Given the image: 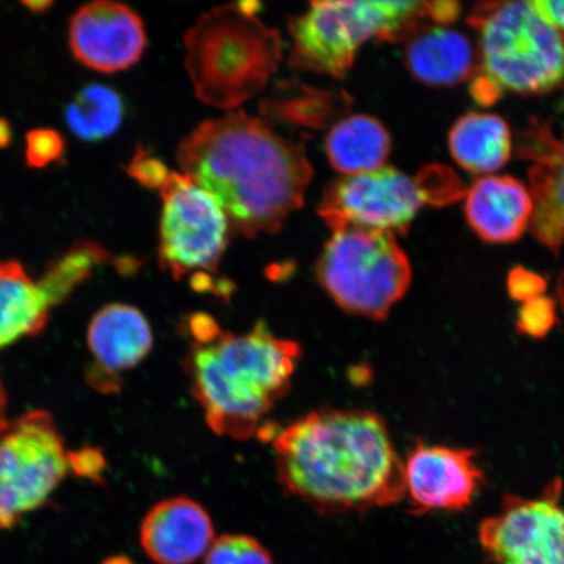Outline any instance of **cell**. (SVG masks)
<instances>
[{
    "label": "cell",
    "mask_w": 564,
    "mask_h": 564,
    "mask_svg": "<svg viewBox=\"0 0 564 564\" xmlns=\"http://www.w3.org/2000/svg\"><path fill=\"white\" fill-rule=\"evenodd\" d=\"M282 489L322 513L366 512L405 499L404 462L379 414L321 409L285 427L267 423Z\"/></svg>",
    "instance_id": "obj_1"
},
{
    "label": "cell",
    "mask_w": 564,
    "mask_h": 564,
    "mask_svg": "<svg viewBox=\"0 0 564 564\" xmlns=\"http://www.w3.org/2000/svg\"><path fill=\"white\" fill-rule=\"evenodd\" d=\"M176 160L221 204L231 232L246 238L279 231L313 178L305 147L242 111L197 126Z\"/></svg>",
    "instance_id": "obj_2"
},
{
    "label": "cell",
    "mask_w": 564,
    "mask_h": 564,
    "mask_svg": "<svg viewBox=\"0 0 564 564\" xmlns=\"http://www.w3.org/2000/svg\"><path fill=\"white\" fill-rule=\"evenodd\" d=\"M193 341L185 359L189 391L218 436L246 441L291 391L302 348L259 322L243 334L224 330L214 317H188Z\"/></svg>",
    "instance_id": "obj_3"
},
{
    "label": "cell",
    "mask_w": 564,
    "mask_h": 564,
    "mask_svg": "<svg viewBox=\"0 0 564 564\" xmlns=\"http://www.w3.org/2000/svg\"><path fill=\"white\" fill-rule=\"evenodd\" d=\"M256 2L203 13L186 34V67L204 104L235 109L259 94L282 58L280 33L257 18Z\"/></svg>",
    "instance_id": "obj_4"
},
{
    "label": "cell",
    "mask_w": 564,
    "mask_h": 564,
    "mask_svg": "<svg viewBox=\"0 0 564 564\" xmlns=\"http://www.w3.org/2000/svg\"><path fill=\"white\" fill-rule=\"evenodd\" d=\"M427 18L426 2H313L289 23L291 66L341 79L371 39L409 40Z\"/></svg>",
    "instance_id": "obj_5"
},
{
    "label": "cell",
    "mask_w": 564,
    "mask_h": 564,
    "mask_svg": "<svg viewBox=\"0 0 564 564\" xmlns=\"http://www.w3.org/2000/svg\"><path fill=\"white\" fill-rule=\"evenodd\" d=\"M468 23L479 33L484 75L500 89L544 95L564 80V37L533 2L482 3Z\"/></svg>",
    "instance_id": "obj_6"
},
{
    "label": "cell",
    "mask_w": 564,
    "mask_h": 564,
    "mask_svg": "<svg viewBox=\"0 0 564 564\" xmlns=\"http://www.w3.org/2000/svg\"><path fill=\"white\" fill-rule=\"evenodd\" d=\"M316 280L343 312L386 321L412 282V267L392 232L333 230L316 263Z\"/></svg>",
    "instance_id": "obj_7"
},
{
    "label": "cell",
    "mask_w": 564,
    "mask_h": 564,
    "mask_svg": "<svg viewBox=\"0 0 564 564\" xmlns=\"http://www.w3.org/2000/svg\"><path fill=\"white\" fill-rule=\"evenodd\" d=\"M160 193L162 270L175 280L193 276L197 291H209L229 243L227 214L214 195L183 173H171Z\"/></svg>",
    "instance_id": "obj_8"
},
{
    "label": "cell",
    "mask_w": 564,
    "mask_h": 564,
    "mask_svg": "<svg viewBox=\"0 0 564 564\" xmlns=\"http://www.w3.org/2000/svg\"><path fill=\"white\" fill-rule=\"evenodd\" d=\"M69 470V453L51 414L26 413L0 433V532L39 510Z\"/></svg>",
    "instance_id": "obj_9"
},
{
    "label": "cell",
    "mask_w": 564,
    "mask_h": 564,
    "mask_svg": "<svg viewBox=\"0 0 564 564\" xmlns=\"http://www.w3.org/2000/svg\"><path fill=\"white\" fill-rule=\"evenodd\" d=\"M562 485L539 498L507 494L502 509L479 525V542L492 564H564Z\"/></svg>",
    "instance_id": "obj_10"
},
{
    "label": "cell",
    "mask_w": 564,
    "mask_h": 564,
    "mask_svg": "<svg viewBox=\"0 0 564 564\" xmlns=\"http://www.w3.org/2000/svg\"><path fill=\"white\" fill-rule=\"evenodd\" d=\"M423 203L417 180L383 166L330 183L317 214L330 230L351 225L397 236L405 235Z\"/></svg>",
    "instance_id": "obj_11"
},
{
    "label": "cell",
    "mask_w": 564,
    "mask_h": 564,
    "mask_svg": "<svg viewBox=\"0 0 564 564\" xmlns=\"http://www.w3.org/2000/svg\"><path fill=\"white\" fill-rule=\"evenodd\" d=\"M404 474L405 498L415 514L468 509L484 484L474 449L421 441L408 451Z\"/></svg>",
    "instance_id": "obj_12"
},
{
    "label": "cell",
    "mask_w": 564,
    "mask_h": 564,
    "mask_svg": "<svg viewBox=\"0 0 564 564\" xmlns=\"http://www.w3.org/2000/svg\"><path fill=\"white\" fill-rule=\"evenodd\" d=\"M68 44L82 65L112 74L135 65L145 51L143 20L129 6L94 2L69 21Z\"/></svg>",
    "instance_id": "obj_13"
},
{
    "label": "cell",
    "mask_w": 564,
    "mask_h": 564,
    "mask_svg": "<svg viewBox=\"0 0 564 564\" xmlns=\"http://www.w3.org/2000/svg\"><path fill=\"white\" fill-rule=\"evenodd\" d=\"M94 362L88 382L104 393L118 391L119 377L144 361L153 347V333L137 307L111 303L91 319L87 335Z\"/></svg>",
    "instance_id": "obj_14"
},
{
    "label": "cell",
    "mask_w": 564,
    "mask_h": 564,
    "mask_svg": "<svg viewBox=\"0 0 564 564\" xmlns=\"http://www.w3.org/2000/svg\"><path fill=\"white\" fill-rule=\"evenodd\" d=\"M215 540L208 511L188 497L161 500L140 527L141 547L156 564H194Z\"/></svg>",
    "instance_id": "obj_15"
},
{
    "label": "cell",
    "mask_w": 564,
    "mask_h": 564,
    "mask_svg": "<svg viewBox=\"0 0 564 564\" xmlns=\"http://www.w3.org/2000/svg\"><path fill=\"white\" fill-rule=\"evenodd\" d=\"M465 216L485 242H514L532 220V195L512 176H486L470 187Z\"/></svg>",
    "instance_id": "obj_16"
},
{
    "label": "cell",
    "mask_w": 564,
    "mask_h": 564,
    "mask_svg": "<svg viewBox=\"0 0 564 564\" xmlns=\"http://www.w3.org/2000/svg\"><path fill=\"white\" fill-rule=\"evenodd\" d=\"M524 154L535 161L529 171L533 199L532 232L540 242L558 253L564 243V138L531 131Z\"/></svg>",
    "instance_id": "obj_17"
},
{
    "label": "cell",
    "mask_w": 564,
    "mask_h": 564,
    "mask_svg": "<svg viewBox=\"0 0 564 564\" xmlns=\"http://www.w3.org/2000/svg\"><path fill=\"white\" fill-rule=\"evenodd\" d=\"M405 63L415 79L433 87H453L476 73L469 40L442 26L420 28L409 39Z\"/></svg>",
    "instance_id": "obj_18"
},
{
    "label": "cell",
    "mask_w": 564,
    "mask_h": 564,
    "mask_svg": "<svg viewBox=\"0 0 564 564\" xmlns=\"http://www.w3.org/2000/svg\"><path fill=\"white\" fill-rule=\"evenodd\" d=\"M51 302L15 260H0V349L45 328Z\"/></svg>",
    "instance_id": "obj_19"
},
{
    "label": "cell",
    "mask_w": 564,
    "mask_h": 564,
    "mask_svg": "<svg viewBox=\"0 0 564 564\" xmlns=\"http://www.w3.org/2000/svg\"><path fill=\"white\" fill-rule=\"evenodd\" d=\"M449 152L464 171L489 174L511 158L512 137L502 118L471 111L449 131Z\"/></svg>",
    "instance_id": "obj_20"
},
{
    "label": "cell",
    "mask_w": 564,
    "mask_h": 564,
    "mask_svg": "<svg viewBox=\"0 0 564 564\" xmlns=\"http://www.w3.org/2000/svg\"><path fill=\"white\" fill-rule=\"evenodd\" d=\"M391 152V138L377 118L358 115L341 119L328 132L327 158L336 169L347 175L377 171Z\"/></svg>",
    "instance_id": "obj_21"
},
{
    "label": "cell",
    "mask_w": 564,
    "mask_h": 564,
    "mask_svg": "<svg viewBox=\"0 0 564 564\" xmlns=\"http://www.w3.org/2000/svg\"><path fill=\"white\" fill-rule=\"evenodd\" d=\"M124 118L122 97L101 84H90L66 108V122L75 135L97 143L118 131Z\"/></svg>",
    "instance_id": "obj_22"
},
{
    "label": "cell",
    "mask_w": 564,
    "mask_h": 564,
    "mask_svg": "<svg viewBox=\"0 0 564 564\" xmlns=\"http://www.w3.org/2000/svg\"><path fill=\"white\" fill-rule=\"evenodd\" d=\"M110 259V253L96 242H76L47 267L44 276L37 281L39 285L52 307L59 305L94 274L96 268Z\"/></svg>",
    "instance_id": "obj_23"
},
{
    "label": "cell",
    "mask_w": 564,
    "mask_h": 564,
    "mask_svg": "<svg viewBox=\"0 0 564 564\" xmlns=\"http://www.w3.org/2000/svg\"><path fill=\"white\" fill-rule=\"evenodd\" d=\"M349 109V97L344 91H323L302 88L299 94L268 101L263 111L268 116L294 124L322 129L333 122L337 115Z\"/></svg>",
    "instance_id": "obj_24"
},
{
    "label": "cell",
    "mask_w": 564,
    "mask_h": 564,
    "mask_svg": "<svg viewBox=\"0 0 564 564\" xmlns=\"http://www.w3.org/2000/svg\"><path fill=\"white\" fill-rule=\"evenodd\" d=\"M204 564H273V558L252 535L224 534L212 544Z\"/></svg>",
    "instance_id": "obj_25"
},
{
    "label": "cell",
    "mask_w": 564,
    "mask_h": 564,
    "mask_svg": "<svg viewBox=\"0 0 564 564\" xmlns=\"http://www.w3.org/2000/svg\"><path fill=\"white\" fill-rule=\"evenodd\" d=\"M66 153V141L58 131L35 129L28 132L25 160L33 169H44L62 161Z\"/></svg>",
    "instance_id": "obj_26"
},
{
    "label": "cell",
    "mask_w": 564,
    "mask_h": 564,
    "mask_svg": "<svg viewBox=\"0 0 564 564\" xmlns=\"http://www.w3.org/2000/svg\"><path fill=\"white\" fill-rule=\"evenodd\" d=\"M555 308L553 300L539 297L523 303L518 317V328L533 337H541L554 326Z\"/></svg>",
    "instance_id": "obj_27"
},
{
    "label": "cell",
    "mask_w": 564,
    "mask_h": 564,
    "mask_svg": "<svg viewBox=\"0 0 564 564\" xmlns=\"http://www.w3.org/2000/svg\"><path fill=\"white\" fill-rule=\"evenodd\" d=\"M126 171L140 185L148 188H161L167 176L171 175V172L162 164V161L151 156L143 148H138L135 156L127 165Z\"/></svg>",
    "instance_id": "obj_28"
},
{
    "label": "cell",
    "mask_w": 564,
    "mask_h": 564,
    "mask_svg": "<svg viewBox=\"0 0 564 564\" xmlns=\"http://www.w3.org/2000/svg\"><path fill=\"white\" fill-rule=\"evenodd\" d=\"M545 281L539 274L529 272L524 268H514L509 278V292L511 297L525 303L541 297L545 291Z\"/></svg>",
    "instance_id": "obj_29"
},
{
    "label": "cell",
    "mask_w": 564,
    "mask_h": 564,
    "mask_svg": "<svg viewBox=\"0 0 564 564\" xmlns=\"http://www.w3.org/2000/svg\"><path fill=\"white\" fill-rule=\"evenodd\" d=\"M105 468L104 457L98 451L86 448L69 453V469L76 475L87 478H98Z\"/></svg>",
    "instance_id": "obj_30"
},
{
    "label": "cell",
    "mask_w": 564,
    "mask_h": 564,
    "mask_svg": "<svg viewBox=\"0 0 564 564\" xmlns=\"http://www.w3.org/2000/svg\"><path fill=\"white\" fill-rule=\"evenodd\" d=\"M470 91L475 100L485 106L497 102L500 96H502V89L485 75L477 77L474 84H471Z\"/></svg>",
    "instance_id": "obj_31"
},
{
    "label": "cell",
    "mask_w": 564,
    "mask_h": 564,
    "mask_svg": "<svg viewBox=\"0 0 564 564\" xmlns=\"http://www.w3.org/2000/svg\"><path fill=\"white\" fill-rule=\"evenodd\" d=\"M427 18L435 23L447 25L460 15L462 6L457 2H426Z\"/></svg>",
    "instance_id": "obj_32"
},
{
    "label": "cell",
    "mask_w": 564,
    "mask_h": 564,
    "mask_svg": "<svg viewBox=\"0 0 564 564\" xmlns=\"http://www.w3.org/2000/svg\"><path fill=\"white\" fill-rule=\"evenodd\" d=\"M533 4L542 18L560 32H564V0H538Z\"/></svg>",
    "instance_id": "obj_33"
},
{
    "label": "cell",
    "mask_w": 564,
    "mask_h": 564,
    "mask_svg": "<svg viewBox=\"0 0 564 564\" xmlns=\"http://www.w3.org/2000/svg\"><path fill=\"white\" fill-rule=\"evenodd\" d=\"M12 139L11 124L7 119L0 117V150L10 145Z\"/></svg>",
    "instance_id": "obj_34"
},
{
    "label": "cell",
    "mask_w": 564,
    "mask_h": 564,
    "mask_svg": "<svg viewBox=\"0 0 564 564\" xmlns=\"http://www.w3.org/2000/svg\"><path fill=\"white\" fill-rule=\"evenodd\" d=\"M9 420H7V397L2 380H0V433L9 426Z\"/></svg>",
    "instance_id": "obj_35"
},
{
    "label": "cell",
    "mask_w": 564,
    "mask_h": 564,
    "mask_svg": "<svg viewBox=\"0 0 564 564\" xmlns=\"http://www.w3.org/2000/svg\"><path fill=\"white\" fill-rule=\"evenodd\" d=\"M28 10L32 12H44L52 7V2H47V0H42V2H24L23 3Z\"/></svg>",
    "instance_id": "obj_36"
},
{
    "label": "cell",
    "mask_w": 564,
    "mask_h": 564,
    "mask_svg": "<svg viewBox=\"0 0 564 564\" xmlns=\"http://www.w3.org/2000/svg\"><path fill=\"white\" fill-rule=\"evenodd\" d=\"M101 564H133V562L124 555H115L105 560Z\"/></svg>",
    "instance_id": "obj_37"
},
{
    "label": "cell",
    "mask_w": 564,
    "mask_h": 564,
    "mask_svg": "<svg viewBox=\"0 0 564 564\" xmlns=\"http://www.w3.org/2000/svg\"><path fill=\"white\" fill-rule=\"evenodd\" d=\"M560 297H561V301H562V305H563V308H564V273L562 274V278L560 280Z\"/></svg>",
    "instance_id": "obj_38"
}]
</instances>
